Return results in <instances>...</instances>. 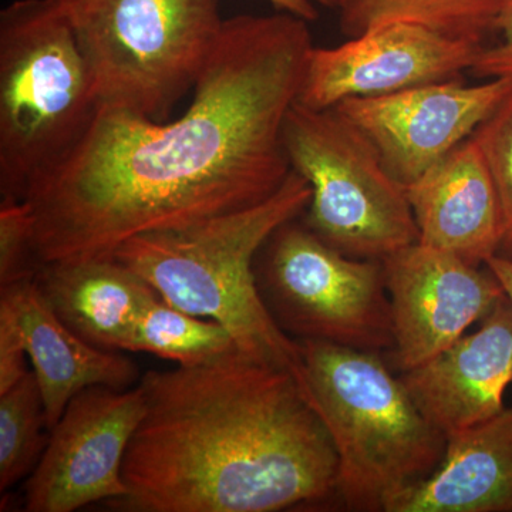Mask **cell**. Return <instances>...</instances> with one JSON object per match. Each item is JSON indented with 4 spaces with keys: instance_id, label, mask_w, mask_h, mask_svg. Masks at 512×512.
Here are the masks:
<instances>
[{
    "instance_id": "obj_17",
    "label": "cell",
    "mask_w": 512,
    "mask_h": 512,
    "mask_svg": "<svg viewBox=\"0 0 512 512\" xmlns=\"http://www.w3.org/2000/svg\"><path fill=\"white\" fill-rule=\"evenodd\" d=\"M50 308L77 336L104 350H127L138 316L158 298L117 259L43 264L35 276Z\"/></svg>"
},
{
    "instance_id": "obj_8",
    "label": "cell",
    "mask_w": 512,
    "mask_h": 512,
    "mask_svg": "<svg viewBox=\"0 0 512 512\" xmlns=\"http://www.w3.org/2000/svg\"><path fill=\"white\" fill-rule=\"evenodd\" d=\"M298 218L276 229L255 259L259 293L279 328L296 340L392 352L383 262L342 254Z\"/></svg>"
},
{
    "instance_id": "obj_12",
    "label": "cell",
    "mask_w": 512,
    "mask_h": 512,
    "mask_svg": "<svg viewBox=\"0 0 512 512\" xmlns=\"http://www.w3.org/2000/svg\"><path fill=\"white\" fill-rule=\"evenodd\" d=\"M483 49L412 23H387L343 45L312 47L298 101L325 110L355 97L456 79L473 69Z\"/></svg>"
},
{
    "instance_id": "obj_27",
    "label": "cell",
    "mask_w": 512,
    "mask_h": 512,
    "mask_svg": "<svg viewBox=\"0 0 512 512\" xmlns=\"http://www.w3.org/2000/svg\"><path fill=\"white\" fill-rule=\"evenodd\" d=\"M338 2H339V0H338ZM336 6H338V5H336Z\"/></svg>"
},
{
    "instance_id": "obj_1",
    "label": "cell",
    "mask_w": 512,
    "mask_h": 512,
    "mask_svg": "<svg viewBox=\"0 0 512 512\" xmlns=\"http://www.w3.org/2000/svg\"><path fill=\"white\" fill-rule=\"evenodd\" d=\"M312 36L291 13L224 20L177 120L100 107L69 157L26 195L40 264L111 258L128 239L254 207L292 171L286 116Z\"/></svg>"
},
{
    "instance_id": "obj_18",
    "label": "cell",
    "mask_w": 512,
    "mask_h": 512,
    "mask_svg": "<svg viewBox=\"0 0 512 512\" xmlns=\"http://www.w3.org/2000/svg\"><path fill=\"white\" fill-rule=\"evenodd\" d=\"M338 8L340 28L349 37L402 22L485 46L497 35L512 0H339Z\"/></svg>"
},
{
    "instance_id": "obj_25",
    "label": "cell",
    "mask_w": 512,
    "mask_h": 512,
    "mask_svg": "<svg viewBox=\"0 0 512 512\" xmlns=\"http://www.w3.org/2000/svg\"><path fill=\"white\" fill-rule=\"evenodd\" d=\"M281 12L291 13L306 22L318 19L319 12L316 5L336 6L338 0H269Z\"/></svg>"
},
{
    "instance_id": "obj_11",
    "label": "cell",
    "mask_w": 512,
    "mask_h": 512,
    "mask_svg": "<svg viewBox=\"0 0 512 512\" xmlns=\"http://www.w3.org/2000/svg\"><path fill=\"white\" fill-rule=\"evenodd\" d=\"M393 318V367L409 372L481 322L505 293L493 272L416 244L383 259Z\"/></svg>"
},
{
    "instance_id": "obj_5",
    "label": "cell",
    "mask_w": 512,
    "mask_h": 512,
    "mask_svg": "<svg viewBox=\"0 0 512 512\" xmlns=\"http://www.w3.org/2000/svg\"><path fill=\"white\" fill-rule=\"evenodd\" d=\"M100 107L59 0L9 3L0 12V200L25 201Z\"/></svg>"
},
{
    "instance_id": "obj_6",
    "label": "cell",
    "mask_w": 512,
    "mask_h": 512,
    "mask_svg": "<svg viewBox=\"0 0 512 512\" xmlns=\"http://www.w3.org/2000/svg\"><path fill=\"white\" fill-rule=\"evenodd\" d=\"M101 107L164 121L192 92L222 23L218 0H59Z\"/></svg>"
},
{
    "instance_id": "obj_10",
    "label": "cell",
    "mask_w": 512,
    "mask_h": 512,
    "mask_svg": "<svg viewBox=\"0 0 512 512\" xmlns=\"http://www.w3.org/2000/svg\"><path fill=\"white\" fill-rule=\"evenodd\" d=\"M512 92V80L464 84L456 79L333 107L365 133L390 174L407 187L473 136Z\"/></svg>"
},
{
    "instance_id": "obj_2",
    "label": "cell",
    "mask_w": 512,
    "mask_h": 512,
    "mask_svg": "<svg viewBox=\"0 0 512 512\" xmlns=\"http://www.w3.org/2000/svg\"><path fill=\"white\" fill-rule=\"evenodd\" d=\"M123 463L131 512H275L336 495L339 457L299 377L227 353L141 379Z\"/></svg>"
},
{
    "instance_id": "obj_26",
    "label": "cell",
    "mask_w": 512,
    "mask_h": 512,
    "mask_svg": "<svg viewBox=\"0 0 512 512\" xmlns=\"http://www.w3.org/2000/svg\"><path fill=\"white\" fill-rule=\"evenodd\" d=\"M485 266L493 272L512 308V259L494 255L487 259Z\"/></svg>"
},
{
    "instance_id": "obj_19",
    "label": "cell",
    "mask_w": 512,
    "mask_h": 512,
    "mask_svg": "<svg viewBox=\"0 0 512 512\" xmlns=\"http://www.w3.org/2000/svg\"><path fill=\"white\" fill-rule=\"evenodd\" d=\"M235 350L234 339L220 323L174 308L160 296L138 316L127 348V352L151 353L178 366L200 365Z\"/></svg>"
},
{
    "instance_id": "obj_14",
    "label": "cell",
    "mask_w": 512,
    "mask_h": 512,
    "mask_svg": "<svg viewBox=\"0 0 512 512\" xmlns=\"http://www.w3.org/2000/svg\"><path fill=\"white\" fill-rule=\"evenodd\" d=\"M420 244L483 266L503 242V212L487 161L471 136L406 187Z\"/></svg>"
},
{
    "instance_id": "obj_7",
    "label": "cell",
    "mask_w": 512,
    "mask_h": 512,
    "mask_svg": "<svg viewBox=\"0 0 512 512\" xmlns=\"http://www.w3.org/2000/svg\"><path fill=\"white\" fill-rule=\"evenodd\" d=\"M284 141L292 170L312 188L305 224L330 247L383 261L419 241L406 187L338 110L296 101L286 116Z\"/></svg>"
},
{
    "instance_id": "obj_21",
    "label": "cell",
    "mask_w": 512,
    "mask_h": 512,
    "mask_svg": "<svg viewBox=\"0 0 512 512\" xmlns=\"http://www.w3.org/2000/svg\"><path fill=\"white\" fill-rule=\"evenodd\" d=\"M473 136L487 161L503 212V242L497 255L512 259V92Z\"/></svg>"
},
{
    "instance_id": "obj_24",
    "label": "cell",
    "mask_w": 512,
    "mask_h": 512,
    "mask_svg": "<svg viewBox=\"0 0 512 512\" xmlns=\"http://www.w3.org/2000/svg\"><path fill=\"white\" fill-rule=\"evenodd\" d=\"M498 40L485 45L470 72L483 79L512 80V9L498 28Z\"/></svg>"
},
{
    "instance_id": "obj_22",
    "label": "cell",
    "mask_w": 512,
    "mask_h": 512,
    "mask_svg": "<svg viewBox=\"0 0 512 512\" xmlns=\"http://www.w3.org/2000/svg\"><path fill=\"white\" fill-rule=\"evenodd\" d=\"M40 266L28 201L0 200V288L35 278Z\"/></svg>"
},
{
    "instance_id": "obj_23",
    "label": "cell",
    "mask_w": 512,
    "mask_h": 512,
    "mask_svg": "<svg viewBox=\"0 0 512 512\" xmlns=\"http://www.w3.org/2000/svg\"><path fill=\"white\" fill-rule=\"evenodd\" d=\"M25 346L12 318L0 309V394L8 392L30 370L26 369Z\"/></svg>"
},
{
    "instance_id": "obj_16",
    "label": "cell",
    "mask_w": 512,
    "mask_h": 512,
    "mask_svg": "<svg viewBox=\"0 0 512 512\" xmlns=\"http://www.w3.org/2000/svg\"><path fill=\"white\" fill-rule=\"evenodd\" d=\"M386 512H512V407L448 434L437 470Z\"/></svg>"
},
{
    "instance_id": "obj_20",
    "label": "cell",
    "mask_w": 512,
    "mask_h": 512,
    "mask_svg": "<svg viewBox=\"0 0 512 512\" xmlns=\"http://www.w3.org/2000/svg\"><path fill=\"white\" fill-rule=\"evenodd\" d=\"M45 402L35 373L0 394V491L33 473L49 443ZM50 431V430H49Z\"/></svg>"
},
{
    "instance_id": "obj_3",
    "label": "cell",
    "mask_w": 512,
    "mask_h": 512,
    "mask_svg": "<svg viewBox=\"0 0 512 512\" xmlns=\"http://www.w3.org/2000/svg\"><path fill=\"white\" fill-rule=\"evenodd\" d=\"M312 188L291 171L284 185L254 207L171 231L128 239L111 258L153 286L174 308L214 320L239 352L282 367L305 384L299 342L272 318L259 293L255 259L266 239L301 217Z\"/></svg>"
},
{
    "instance_id": "obj_15",
    "label": "cell",
    "mask_w": 512,
    "mask_h": 512,
    "mask_svg": "<svg viewBox=\"0 0 512 512\" xmlns=\"http://www.w3.org/2000/svg\"><path fill=\"white\" fill-rule=\"evenodd\" d=\"M0 309L8 313L32 363L52 430L76 394L93 386L130 389L137 367L113 350L90 345L50 308L35 278L0 288Z\"/></svg>"
},
{
    "instance_id": "obj_4",
    "label": "cell",
    "mask_w": 512,
    "mask_h": 512,
    "mask_svg": "<svg viewBox=\"0 0 512 512\" xmlns=\"http://www.w3.org/2000/svg\"><path fill=\"white\" fill-rule=\"evenodd\" d=\"M298 342L306 392L338 451L336 497L350 511L386 512L437 470L446 434L421 414L379 353Z\"/></svg>"
},
{
    "instance_id": "obj_13",
    "label": "cell",
    "mask_w": 512,
    "mask_h": 512,
    "mask_svg": "<svg viewBox=\"0 0 512 512\" xmlns=\"http://www.w3.org/2000/svg\"><path fill=\"white\" fill-rule=\"evenodd\" d=\"M400 380L417 409L441 433L468 429L503 412L512 383V308L501 299L480 328Z\"/></svg>"
},
{
    "instance_id": "obj_9",
    "label": "cell",
    "mask_w": 512,
    "mask_h": 512,
    "mask_svg": "<svg viewBox=\"0 0 512 512\" xmlns=\"http://www.w3.org/2000/svg\"><path fill=\"white\" fill-rule=\"evenodd\" d=\"M146 410L143 387L93 386L76 394L50 430L49 443L26 481L28 512H73L121 500L123 463Z\"/></svg>"
}]
</instances>
